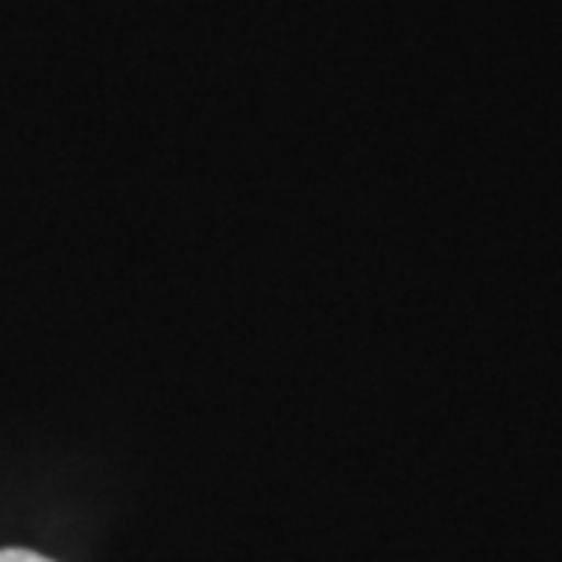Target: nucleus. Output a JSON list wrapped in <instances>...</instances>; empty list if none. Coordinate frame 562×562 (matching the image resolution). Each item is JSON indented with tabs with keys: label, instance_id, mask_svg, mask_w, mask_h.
<instances>
[{
	"label": "nucleus",
	"instance_id": "obj_1",
	"mask_svg": "<svg viewBox=\"0 0 562 562\" xmlns=\"http://www.w3.org/2000/svg\"><path fill=\"white\" fill-rule=\"evenodd\" d=\"M0 562H54L47 557H38L32 550H0Z\"/></svg>",
	"mask_w": 562,
	"mask_h": 562
}]
</instances>
